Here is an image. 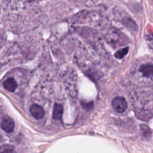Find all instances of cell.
<instances>
[{"instance_id":"cell-1","label":"cell","mask_w":153,"mask_h":153,"mask_svg":"<svg viewBox=\"0 0 153 153\" xmlns=\"http://www.w3.org/2000/svg\"><path fill=\"white\" fill-rule=\"evenodd\" d=\"M112 106L116 112L122 113L126 111L127 107V103L124 97L117 96L112 100Z\"/></svg>"},{"instance_id":"cell-2","label":"cell","mask_w":153,"mask_h":153,"mask_svg":"<svg viewBox=\"0 0 153 153\" xmlns=\"http://www.w3.org/2000/svg\"><path fill=\"white\" fill-rule=\"evenodd\" d=\"M1 127L7 133H11L14 128V122L9 116H5L1 121Z\"/></svg>"},{"instance_id":"cell-3","label":"cell","mask_w":153,"mask_h":153,"mask_svg":"<svg viewBox=\"0 0 153 153\" xmlns=\"http://www.w3.org/2000/svg\"><path fill=\"white\" fill-rule=\"evenodd\" d=\"M30 112L35 118L39 120L44 117V111L42 106L38 104H33L30 108Z\"/></svg>"},{"instance_id":"cell-4","label":"cell","mask_w":153,"mask_h":153,"mask_svg":"<svg viewBox=\"0 0 153 153\" xmlns=\"http://www.w3.org/2000/svg\"><path fill=\"white\" fill-rule=\"evenodd\" d=\"M139 71L144 76L152 77L153 76V65L151 63L143 64L140 66Z\"/></svg>"},{"instance_id":"cell-5","label":"cell","mask_w":153,"mask_h":153,"mask_svg":"<svg viewBox=\"0 0 153 153\" xmlns=\"http://www.w3.org/2000/svg\"><path fill=\"white\" fill-rule=\"evenodd\" d=\"M3 86L8 91L14 92L17 87V84L13 78H8L4 82Z\"/></svg>"},{"instance_id":"cell-6","label":"cell","mask_w":153,"mask_h":153,"mask_svg":"<svg viewBox=\"0 0 153 153\" xmlns=\"http://www.w3.org/2000/svg\"><path fill=\"white\" fill-rule=\"evenodd\" d=\"M63 112V106L60 104L56 103L54 105L53 109V117L54 120H59L62 119Z\"/></svg>"},{"instance_id":"cell-7","label":"cell","mask_w":153,"mask_h":153,"mask_svg":"<svg viewBox=\"0 0 153 153\" xmlns=\"http://www.w3.org/2000/svg\"><path fill=\"white\" fill-rule=\"evenodd\" d=\"M128 47H125V48H123L118 51H117L115 54V57L117 58V59H121L122 58H123L128 53Z\"/></svg>"},{"instance_id":"cell-8","label":"cell","mask_w":153,"mask_h":153,"mask_svg":"<svg viewBox=\"0 0 153 153\" xmlns=\"http://www.w3.org/2000/svg\"><path fill=\"white\" fill-rule=\"evenodd\" d=\"M141 130L145 137L150 136H151V130L149 127L146 125H141L140 126Z\"/></svg>"},{"instance_id":"cell-9","label":"cell","mask_w":153,"mask_h":153,"mask_svg":"<svg viewBox=\"0 0 153 153\" xmlns=\"http://www.w3.org/2000/svg\"><path fill=\"white\" fill-rule=\"evenodd\" d=\"M1 153H17L14 149H5L4 151H2Z\"/></svg>"}]
</instances>
